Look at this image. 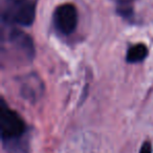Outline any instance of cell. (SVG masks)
Returning a JSON list of instances; mask_svg holds the SVG:
<instances>
[{
  "instance_id": "obj_1",
  "label": "cell",
  "mask_w": 153,
  "mask_h": 153,
  "mask_svg": "<svg viewBox=\"0 0 153 153\" xmlns=\"http://www.w3.org/2000/svg\"><path fill=\"white\" fill-rule=\"evenodd\" d=\"M27 125L3 99L0 103V135L7 153H30Z\"/></svg>"
},
{
  "instance_id": "obj_2",
  "label": "cell",
  "mask_w": 153,
  "mask_h": 153,
  "mask_svg": "<svg viewBox=\"0 0 153 153\" xmlns=\"http://www.w3.org/2000/svg\"><path fill=\"white\" fill-rule=\"evenodd\" d=\"M38 0H3L2 21L10 25L30 26L35 21Z\"/></svg>"
},
{
  "instance_id": "obj_3",
  "label": "cell",
  "mask_w": 153,
  "mask_h": 153,
  "mask_svg": "<svg viewBox=\"0 0 153 153\" xmlns=\"http://www.w3.org/2000/svg\"><path fill=\"white\" fill-rule=\"evenodd\" d=\"M56 30L64 36H69L76 30L78 25V12L74 4L65 3L55 10L53 16Z\"/></svg>"
},
{
  "instance_id": "obj_4",
  "label": "cell",
  "mask_w": 153,
  "mask_h": 153,
  "mask_svg": "<svg viewBox=\"0 0 153 153\" xmlns=\"http://www.w3.org/2000/svg\"><path fill=\"white\" fill-rule=\"evenodd\" d=\"M7 42L11 44L16 53L21 55L26 61L32 62L35 58L34 41L28 34L18 28H12L7 34Z\"/></svg>"
},
{
  "instance_id": "obj_5",
  "label": "cell",
  "mask_w": 153,
  "mask_h": 153,
  "mask_svg": "<svg viewBox=\"0 0 153 153\" xmlns=\"http://www.w3.org/2000/svg\"><path fill=\"white\" fill-rule=\"evenodd\" d=\"M44 85L41 78L34 74H28L20 79V94L26 101L35 103L42 97Z\"/></svg>"
},
{
  "instance_id": "obj_6",
  "label": "cell",
  "mask_w": 153,
  "mask_h": 153,
  "mask_svg": "<svg viewBox=\"0 0 153 153\" xmlns=\"http://www.w3.org/2000/svg\"><path fill=\"white\" fill-rule=\"evenodd\" d=\"M148 47L143 43H137L130 46L126 53V61L128 63H140L148 57Z\"/></svg>"
},
{
  "instance_id": "obj_7",
  "label": "cell",
  "mask_w": 153,
  "mask_h": 153,
  "mask_svg": "<svg viewBox=\"0 0 153 153\" xmlns=\"http://www.w3.org/2000/svg\"><path fill=\"white\" fill-rule=\"evenodd\" d=\"M140 153H152V145L150 142H145L140 147Z\"/></svg>"
},
{
  "instance_id": "obj_8",
  "label": "cell",
  "mask_w": 153,
  "mask_h": 153,
  "mask_svg": "<svg viewBox=\"0 0 153 153\" xmlns=\"http://www.w3.org/2000/svg\"><path fill=\"white\" fill-rule=\"evenodd\" d=\"M117 3V7H126V5H131L133 0H114Z\"/></svg>"
}]
</instances>
